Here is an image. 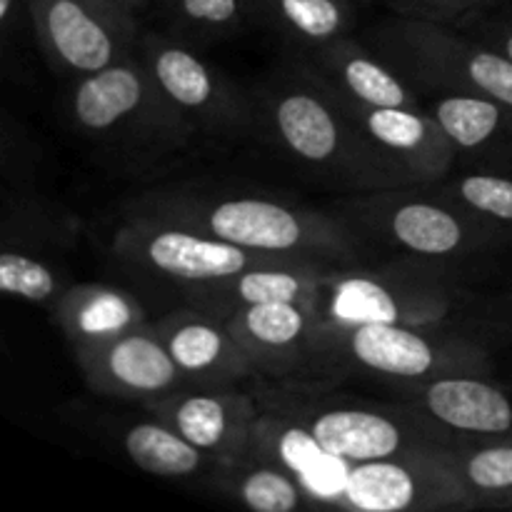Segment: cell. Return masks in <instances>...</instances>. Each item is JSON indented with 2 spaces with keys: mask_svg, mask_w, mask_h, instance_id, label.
I'll return each mask as SVG.
<instances>
[{
  "mask_svg": "<svg viewBox=\"0 0 512 512\" xmlns=\"http://www.w3.org/2000/svg\"><path fill=\"white\" fill-rule=\"evenodd\" d=\"M138 215L168 220L263 255L340 265L360 258L353 228L323 213L255 195L170 193L150 198Z\"/></svg>",
  "mask_w": 512,
  "mask_h": 512,
  "instance_id": "1",
  "label": "cell"
},
{
  "mask_svg": "<svg viewBox=\"0 0 512 512\" xmlns=\"http://www.w3.org/2000/svg\"><path fill=\"white\" fill-rule=\"evenodd\" d=\"M298 83L283 85L270 98V123L283 148L308 168L348 188L388 193L415 185L393 158L383 153L338 100L303 70Z\"/></svg>",
  "mask_w": 512,
  "mask_h": 512,
  "instance_id": "2",
  "label": "cell"
},
{
  "mask_svg": "<svg viewBox=\"0 0 512 512\" xmlns=\"http://www.w3.org/2000/svg\"><path fill=\"white\" fill-rule=\"evenodd\" d=\"M370 43L385 63L420 88L480 95L512 108V60L498 48L460 38L448 23L403 15L373 30Z\"/></svg>",
  "mask_w": 512,
  "mask_h": 512,
  "instance_id": "3",
  "label": "cell"
},
{
  "mask_svg": "<svg viewBox=\"0 0 512 512\" xmlns=\"http://www.w3.org/2000/svg\"><path fill=\"white\" fill-rule=\"evenodd\" d=\"M70 118L85 135L123 145H180L193 128L168 103L140 53L78 78Z\"/></svg>",
  "mask_w": 512,
  "mask_h": 512,
  "instance_id": "4",
  "label": "cell"
},
{
  "mask_svg": "<svg viewBox=\"0 0 512 512\" xmlns=\"http://www.w3.org/2000/svg\"><path fill=\"white\" fill-rule=\"evenodd\" d=\"M340 360L373 375L408 383L453 373L485 375L488 370V353L478 343L448 338L435 328L388 323L320 325L318 368Z\"/></svg>",
  "mask_w": 512,
  "mask_h": 512,
  "instance_id": "5",
  "label": "cell"
},
{
  "mask_svg": "<svg viewBox=\"0 0 512 512\" xmlns=\"http://www.w3.org/2000/svg\"><path fill=\"white\" fill-rule=\"evenodd\" d=\"M25 13L50 65L73 78L138 53L135 13L118 0H28Z\"/></svg>",
  "mask_w": 512,
  "mask_h": 512,
  "instance_id": "6",
  "label": "cell"
},
{
  "mask_svg": "<svg viewBox=\"0 0 512 512\" xmlns=\"http://www.w3.org/2000/svg\"><path fill=\"white\" fill-rule=\"evenodd\" d=\"M335 505L360 512L473 510L448 445H433L400 458L353 463Z\"/></svg>",
  "mask_w": 512,
  "mask_h": 512,
  "instance_id": "7",
  "label": "cell"
},
{
  "mask_svg": "<svg viewBox=\"0 0 512 512\" xmlns=\"http://www.w3.org/2000/svg\"><path fill=\"white\" fill-rule=\"evenodd\" d=\"M115 253L150 273L188 283L193 288L220 283L255 265L288 258L253 253L188 225H175L138 213L115 233Z\"/></svg>",
  "mask_w": 512,
  "mask_h": 512,
  "instance_id": "8",
  "label": "cell"
},
{
  "mask_svg": "<svg viewBox=\"0 0 512 512\" xmlns=\"http://www.w3.org/2000/svg\"><path fill=\"white\" fill-rule=\"evenodd\" d=\"M453 310V293L440 280L395 273L335 270L315 308L320 325H418L438 328Z\"/></svg>",
  "mask_w": 512,
  "mask_h": 512,
  "instance_id": "9",
  "label": "cell"
},
{
  "mask_svg": "<svg viewBox=\"0 0 512 512\" xmlns=\"http://www.w3.org/2000/svg\"><path fill=\"white\" fill-rule=\"evenodd\" d=\"M303 425L330 455L345 463H370L445 445L428 420L400 418L368 405H290L275 408Z\"/></svg>",
  "mask_w": 512,
  "mask_h": 512,
  "instance_id": "10",
  "label": "cell"
},
{
  "mask_svg": "<svg viewBox=\"0 0 512 512\" xmlns=\"http://www.w3.org/2000/svg\"><path fill=\"white\" fill-rule=\"evenodd\" d=\"M138 53L193 133L220 135L243 128L248 120L243 100L200 55L155 33L140 40Z\"/></svg>",
  "mask_w": 512,
  "mask_h": 512,
  "instance_id": "11",
  "label": "cell"
},
{
  "mask_svg": "<svg viewBox=\"0 0 512 512\" xmlns=\"http://www.w3.org/2000/svg\"><path fill=\"white\" fill-rule=\"evenodd\" d=\"M358 213L370 228L423 258H458L493 240V223L488 220L473 213L460 215L433 200L405 198L400 190H388L383 198L373 195L358 205Z\"/></svg>",
  "mask_w": 512,
  "mask_h": 512,
  "instance_id": "12",
  "label": "cell"
},
{
  "mask_svg": "<svg viewBox=\"0 0 512 512\" xmlns=\"http://www.w3.org/2000/svg\"><path fill=\"white\" fill-rule=\"evenodd\" d=\"M150 408L220 468L243 463L250 455L253 425L260 415V405L250 395L203 385L193 393L173 390L165 398L150 400Z\"/></svg>",
  "mask_w": 512,
  "mask_h": 512,
  "instance_id": "13",
  "label": "cell"
},
{
  "mask_svg": "<svg viewBox=\"0 0 512 512\" xmlns=\"http://www.w3.org/2000/svg\"><path fill=\"white\" fill-rule=\"evenodd\" d=\"M75 353L85 380L98 393L115 398L158 400L183 383V375L165 343L145 325Z\"/></svg>",
  "mask_w": 512,
  "mask_h": 512,
  "instance_id": "14",
  "label": "cell"
},
{
  "mask_svg": "<svg viewBox=\"0 0 512 512\" xmlns=\"http://www.w3.org/2000/svg\"><path fill=\"white\" fill-rule=\"evenodd\" d=\"M258 373L283 378L318 368V313L303 303H265L225 315Z\"/></svg>",
  "mask_w": 512,
  "mask_h": 512,
  "instance_id": "15",
  "label": "cell"
},
{
  "mask_svg": "<svg viewBox=\"0 0 512 512\" xmlns=\"http://www.w3.org/2000/svg\"><path fill=\"white\" fill-rule=\"evenodd\" d=\"M330 95L353 118V123L408 173L415 185L435 183L450 173L458 148L433 113H423L420 108H368L335 93Z\"/></svg>",
  "mask_w": 512,
  "mask_h": 512,
  "instance_id": "16",
  "label": "cell"
},
{
  "mask_svg": "<svg viewBox=\"0 0 512 512\" xmlns=\"http://www.w3.org/2000/svg\"><path fill=\"white\" fill-rule=\"evenodd\" d=\"M410 403L430 425L468 435L470 440L512 433V400L500 385L480 373H453L413 383Z\"/></svg>",
  "mask_w": 512,
  "mask_h": 512,
  "instance_id": "17",
  "label": "cell"
},
{
  "mask_svg": "<svg viewBox=\"0 0 512 512\" xmlns=\"http://www.w3.org/2000/svg\"><path fill=\"white\" fill-rule=\"evenodd\" d=\"M155 333L168 348L183 380L205 388H228L250 375H260L225 320L195 310H183L155 325Z\"/></svg>",
  "mask_w": 512,
  "mask_h": 512,
  "instance_id": "18",
  "label": "cell"
},
{
  "mask_svg": "<svg viewBox=\"0 0 512 512\" xmlns=\"http://www.w3.org/2000/svg\"><path fill=\"white\" fill-rule=\"evenodd\" d=\"M300 70L350 103L368 108H418L408 80L378 53H368L348 35L313 45V53L300 63Z\"/></svg>",
  "mask_w": 512,
  "mask_h": 512,
  "instance_id": "19",
  "label": "cell"
},
{
  "mask_svg": "<svg viewBox=\"0 0 512 512\" xmlns=\"http://www.w3.org/2000/svg\"><path fill=\"white\" fill-rule=\"evenodd\" d=\"M335 273V265L310 258H278L273 263L255 265L235 278L213 285H200V303L210 313L230 315L238 308L265 303H303L318 308L325 283Z\"/></svg>",
  "mask_w": 512,
  "mask_h": 512,
  "instance_id": "20",
  "label": "cell"
},
{
  "mask_svg": "<svg viewBox=\"0 0 512 512\" xmlns=\"http://www.w3.org/2000/svg\"><path fill=\"white\" fill-rule=\"evenodd\" d=\"M248 458L268 460L290 470L308 490L310 500L328 505L338 503L345 475L350 470V463L330 455L303 425L275 408H260L253 425Z\"/></svg>",
  "mask_w": 512,
  "mask_h": 512,
  "instance_id": "21",
  "label": "cell"
},
{
  "mask_svg": "<svg viewBox=\"0 0 512 512\" xmlns=\"http://www.w3.org/2000/svg\"><path fill=\"white\" fill-rule=\"evenodd\" d=\"M58 320L75 350H80L140 328L143 308L123 290L80 285L58 300Z\"/></svg>",
  "mask_w": 512,
  "mask_h": 512,
  "instance_id": "22",
  "label": "cell"
},
{
  "mask_svg": "<svg viewBox=\"0 0 512 512\" xmlns=\"http://www.w3.org/2000/svg\"><path fill=\"white\" fill-rule=\"evenodd\" d=\"M433 115L455 148L512 163V108L480 95L445 93Z\"/></svg>",
  "mask_w": 512,
  "mask_h": 512,
  "instance_id": "23",
  "label": "cell"
},
{
  "mask_svg": "<svg viewBox=\"0 0 512 512\" xmlns=\"http://www.w3.org/2000/svg\"><path fill=\"white\" fill-rule=\"evenodd\" d=\"M473 508L512 510V433L448 448Z\"/></svg>",
  "mask_w": 512,
  "mask_h": 512,
  "instance_id": "24",
  "label": "cell"
},
{
  "mask_svg": "<svg viewBox=\"0 0 512 512\" xmlns=\"http://www.w3.org/2000/svg\"><path fill=\"white\" fill-rule=\"evenodd\" d=\"M123 450L135 468L158 478H190L210 460L165 420L130 425L123 433Z\"/></svg>",
  "mask_w": 512,
  "mask_h": 512,
  "instance_id": "25",
  "label": "cell"
},
{
  "mask_svg": "<svg viewBox=\"0 0 512 512\" xmlns=\"http://www.w3.org/2000/svg\"><path fill=\"white\" fill-rule=\"evenodd\" d=\"M228 490L250 510L293 512L310 500L308 490L290 470L260 458L228 465Z\"/></svg>",
  "mask_w": 512,
  "mask_h": 512,
  "instance_id": "26",
  "label": "cell"
},
{
  "mask_svg": "<svg viewBox=\"0 0 512 512\" xmlns=\"http://www.w3.org/2000/svg\"><path fill=\"white\" fill-rule=\"evenodd\" d=\"M275 23L308 45L345 38L353 25L350 0H263Z\"/></svg>",
  "mask_w": 512,
  "mask_h": 512,
  "instance_id": "27",
  "label": "cell"
},
{
  "mask_svg": "<svg viewBox=\"0 0 512 512\" xmlns=\"http://www.w3.org/2000/svg\"><path fill=\"white\" fill-rule=\"evenodd\" d=\"M450 198L488 223L512 225V178L470 173L450 185Z\"/></svg>",
  "mask_w": 512,
  "mask_h": 512,
  "instance_id": "28",
  "label": "cell"
},
{
  "mask_svg": "<svg viewBox=\"0 0 512 512\" xmlns=\"http://www.w3.org/2000/svg\"><path fill=\"white\" fill-rule=\"evenodd\" d=\"M168 18L185 33L223 35L238 25L243 0H158Z\"/></svg>",
  "mask_w": 512,
  "mask_h": 512,
  "instance_id": "29",
  "label": "cell"
},
{
  "mask_svg": "<svg viewBox=\"0 0 512 512\" xmlns=\"http://www.w3.org/2000/svg\"><path fill=\"white\" fill-rule=\"evenodd\" d=\"M0 290L13 298L48 303L58 298V278L53 270L30 255L3 250L0 255Z\"/></svg>",
  "mask_w": 512,
  "mask_h": 512,
  "instance_id": "30",
  "label": "cell"
},
{
  "mask_svg": "<svg viewBox=\"0 0 512 512\" xmlns=\"http://www.w3.org/2000/svg\"><path fill=\"white\" fill-rule=\"evenodd\" d=\"M393 8H398L405 18H425L438 20V23H460L480 10L488 8L495 0H385Z\"/></svg>",
  "mask_w": 512,
  "mask_h": 512,
  "instance_id": "31",
  "label": "cell"
},
{
  "mask_svg": "<svg viewBox=\"0 0 512 512\" xmlns=\"http://www.w3.org/2000/svg\"><path fill=\"white\" fill-rule=\"evenodd\" d=\"M20 3L28 5V0H0V20H3L5 28H8L10 20H13L15 15H18Z\"/></svg>",
  "mask_w": 512,
  "mask_h": 512,
  "instance_id": "32",
  "label": "cell"
},
{
  "mask_svg": "<svg viewBox=\"0 0 512 512\" xmlns=\"http://www.w3.org/2000/svg\"><path fill=\"white\" fill-rule=\"evenodd\" d=\"M493 43H495V48L500 50V53H505L512 60V28L500 30V35H495Z\"/></svg>",
  "mask_w": 512,
  "mask_h": 512,
  "instance_id": "33",
  "label": "cell"
},
{
  "mask_svg": "<svg viewBox=\"0 0 512 512\" xmlns=\"http://www.w3.org/2000/svg\"><path fill=\"white\" fill-rule=\"evenodd\" d=\"M118 3L125 5V8L130 10V13H138V10L148 8V5L153 3V0H118Z\"/></svg>",
  "mask_w": 512,
  "mask_h": 512,
  "instance_id": "34",
  "label": "cell"
}]
</instances>
